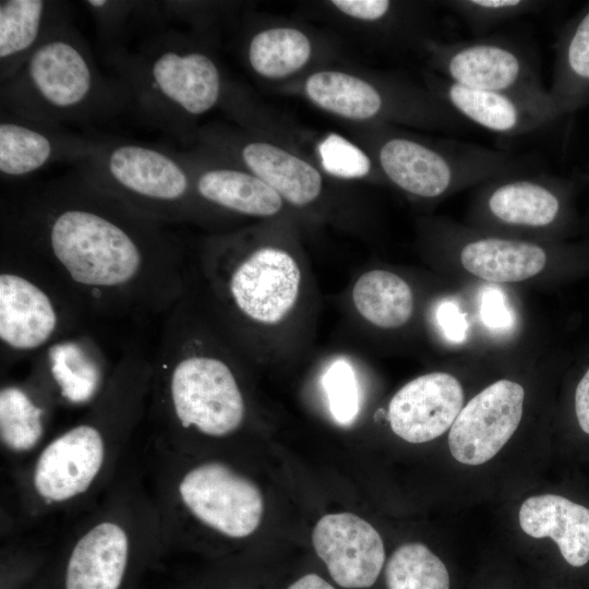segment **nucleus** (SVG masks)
<instances>
[{
    "instance_id": "f257e3e1",
    "label": "nucleus",
    "mask_w": 589,
    "mask_h": 589,
    "mask_svg": "<svg viewBox=\"0 0 589 589\" xmlns=\"http://www.w3.org/2000/svg\"><path fill=\"white\" fill-rule=\"evenodd\" d=\"M1 240L45 261L87 312L167 314L185 294L182 249L168 225L79 172L2 202Z\"/></svg>"
},
{
    "instance_id": "f03ea898",
    "label": "nucleus",
    "mask_w": 589,
    "mask_h": 589,
    "mask_svg": "<svg viewBox=\"0 0 589 589\" xmlns=\"http://www.w3.org/2000/svg\"><path fill=\"white\" fill-rule=\"evenodd\" d=\"M152 377V360L127 350L83 417L45 442L19 479L28 517L82 505L104 488L148 409Z\"/></svg>"
},
{
    "instance_id": "7ed1b4c3",
    "label": "nucleus",
    "mask_w": 589,
    "mask_h": 589,
    "mask_svg": "<svg viewBox=\"0 0 589 589\" xmlns=\"http://www.w3.org/2000/svg\"><path fill=\"white\" fill-rule=\"evenodd\" d=\"M165 320L152 359L148 410L158 426L155 442L175 446L190 433L212 438L232 435L247 410L235 370L205 348L185 294Z\"/></svg>"
},
{
    "instance_id": "20e7f679",
    "label": "nucleus",
    "mask_w": 589,
    "mask_h": 589,
    "mask_svg": "<svg viewBox=\"0 0 589 589\" xmlns=\"http://www.w3.org/2000/svg\"><path fill=\"white\" fill-rule=\"evenodd\" d=\"M105 57L125 89L128 107L180 140L221 99L224 82L214 58L176 31L161 29L134 51L108 48Z\"/></svg>"
},
{
    "instance_id": "39448f33",
    "label": "nucleus",
    "mask_w": 589,
    "mask_h": 589,
    "mask_svg": "<svg viewBox=\"0 0 589 589\" xmlns=\"http://www.w3.org/2000/svg\"><path fill=\"white\" fill-rule=\"evenodd\" d=\"M127 108L123 85L98 70L72 19L49 35L12 77L0 83V110L37 121L86 123Z\"/></svg>"
},
{
    "instance_id": "423d86ee",
    "label": "nucleus",
    "mask_w": 589,
    "mask_h": 589,
    "mask_svg": "<svg viewBox=\"0 0 589 589\" xmlns=\"http://www.w3.org/2000/svg\"><path fill=\"white\" fill-rule=\"evenodd\" d=\"M87 310L40 257L1 240V365L35 356L77 332Z\"/></svg>"
},
{
    "instance_id": "0eeeda50",
    "label": "nucleus",
    "mask_w": 589,
    "mask_h": 589,
    "mask_svg": "<svg viewBox=\"0 0 589 589\" xmlns=\"http://www.w3.org/2000/svg\"><path fill=\"white\" fill-rule=\"evenodd\" d=\"M70 541L64 589H120L139 549L164 544L153 495L139 477L123 479Z\"/></svg>"
},
{
    "instance_id": "6e6552de",
    "label": "nucleus",
    "mask_w": 589,
    "mask_h": 589,
    "mask_svg": "<svg viewBox=\"0 0 589 589\" xmlns=\"http://www.w3.org/2000/svg\"><path fill=\"white\" fill-rule=\"evenodd\" d=\"M76 172L139 212L167 225L197 215L203 204L190 171L168 147L94 139Z\"/></svg>"
},
{
    "instance_id": "1a4fd4ad",
    "label": "nucleus",
    "mask_w": 589,
    "mask_h": 589,
    "mask_svg": "<svg viewBox=\"0 0 589 589\" xmlns=\"http://www.w3.org/2000/svg\"><path fill=\"white\" fill-rule=\"evenodd\" d=\"M154 500L160 520L181 515L229 539H244L260 526L264 500L259 486L231 466L205 460L178 469L158 452Z\"/></svg>"
},
{
    "instance_id": "9d476101",
    "label": "nucleus",
    "mask_w": 589,
    "mask_h": 589,
    "mask_svg": "<svg viewBox=\"0 0 589 589\" xmlns=\"http://www.w3.org/2000/svg\"><path fill=\"white\" fill-rule=\"evenodd\" d=\"M385 176L402 191L423 199L443 196L456 188L530 171L533 160L514 153L455 140L425 143L393 135L378 147Z\"/></svg>"
},
{
    "instance_id": "9b49d317",
    "label": "nucleus",
    "mask_w": 589,
    "mask_h": 589,
    "mask_svg": "<svg viewBox=\"0 0 589 589\" xmlns=\"http://www.w3.org/2000/svg\"><path fill=\"white\" fill-rule=\"evenodd\" d=\"M434 65L444 79L473 89L528 96L548 95L531 58L514 43L478 38L430 44Z\"/></svg>"
},
{
    "instance_id": "f8f14e48",
    "label": "nucleus",
    "mask_w": 589,
    "mask_h": 589,
    "mask_svg": "<svg viewBox=\"0 0 589 589\" xmlns=\"http://www.w3.org/2000/svg\"><path fill=\"white\" fill-rule=\"evenodd\" d=\"M300 281V268L288 252L263 247L232 264L224 287L238 314L254 323L273 325L294 306Z\"/></svg>"
},
{
    "instance_id": "ddd939ff",
    "label": "nucleus",
    "mask_w": 589,
    "mask_h": 589,
    "mask_svg": "<svg viewBox=\"0 0 589 589\" xmlns=\"http://www.w3.org/2000/svg\"><path fill=\"white\" fill-rule=\"evenodd\" d=\"M524 399L522 386L509 380L494 382L477 394L449 429L452 456L470 466L491 460L517 430Z\"/></svg>"
},
{
    "instance_id": "4468645a",
    "label": "nucleus",
    "mask_w": 589,
    "mask_h": 589,
    "mask_svg": "<svg viewBox=\"0 0 589 589\" xmlns=\"http://www.w3.org/2000/svg\"><path fill=\"white\" fill-rule=\"evenodd\" d=\"M312 543L333 580L344 588L373 586L385 562L380 533L351 513L323 516L313 529Z\"/></svg>"
},
{
    "instance_id": "2eb2a0df",
    "label": "nucleus",
    "mask_w": 589,
    "mask_h": 589,
    "mask_svg": "<svg viewBox=\"0 0 589 589\" xmlns=\"http://www.w3.org/2000/svg\"><path fill=\"white\" fill-rule=\"evenodd\" d=\"M94 139L0 110V176L2 181L26 178L55 163L82 160Z\"/></svg>"
},
{
    "instance_id": "dca6fc26",
    "label": "nucleus",
    "mask_w": 589,
    "mask_h": 589,
    "mask_svg": "<svg viewBox=\"0 0 589 589\" xmlns=\"http://www.w3.org/2000/svg\"><path fill=\"white\" fill-rule=\"evenodd\" d=\"M434 94L466 121L517 136L540 130L557 112L550 94L528 96L468 88L446 79L433 81Z\"/></svg>"
},
{
    "instance_id": "f3484780",
    "label": "nucleus",
    "mask_w": 589,
    "mask_h": 589,
    "mask_svg": "<svg viewBox=\"0 0 589 589\" xmlns=\"http://www.w3.org/2000/svg\"><path fill=\"white\" fill-rule=\"evenodd\" d=\"M112 368L94 339L76 332L35 357L32 371L48 385L59 407L87 409L104 392Z\"/></svg>"
},
{
    "instance_id": "a211bd4d",
    "label": "nucleus",
    "mask_w": 589,
    "mask_h": 589,
    "mask_svg": "<svg viewBox=\"0 0 589 589\" xmlns=\"http://www.w3.org/2000/svg\"><path fill=\"white\" fill-rule=\"evenodd\" d=\"M464 390L452 374L433 372L405 384L390 399L393 432L412 444L430 442L453 425L462 409Z\"/></svg>"
},
{
    "instance_id": "6ab92c4d",
    "label": "nucleus",
    "mask_w": 589,
    "mask_h": 589,
    "mask_svg": "<svg viewBox=\"0 0 589 589\" xmlns=\"http://www.w3.org/2000/svg\"><path fill=\"white\" fill-rule=\"evenodd\" d=\"M59 407L48 385L34 372L0 387V444L12 458L34 456L47 441L55 409Z\"/></svg>"
},
{
    "instance_id": "aec40b11",
    "label": "nucleus",
    "mask_w": 589,
    "mask_h": 589,
    "mask_svg": "<svg viewBox=\"0 0 589 589\" xmlns=\"http://www.w3.org/2000/svg\"><path fill=\"white\" fill-rule=\"evenodd\" d=\"M191 173L194 191L203 204L241 215L277 214L281 196L255 175L226 166H207L189 154L176 152Z\"/></svg>"
},
{
    "instance_id": "412c9836",
    "label": "nucleus",
    "mask_w": 589,
    "mask_h": 589,
    "mask_svg": "<svg viewBox=\"0 0 589 589\" xmlns=\"http://www.w3.org/2000/svg\"><path fill=\"white\" fill-rule=\"evenodd\" d=\"M68 3L47 0L0 1V83L12 77L62 23Z\"/></svg>"
},
{
    "instance_id": "4be33fe9",
    "label": "nucleus",
    "mask_w": 589,
    "mask_h": 589,
    "mask_svg": "<svg viewBox=\"0 0 589 589\" xmlns=\"http://www.w3.org/2000/svg\"><path fill=\"white\" fill-rule=\"evenodd\" d=\"M484 209L497 224L522 229H544L560 216L561 200L541 177L503 176L490 180Z\"/></svg>"
},
{
    "instance_id": "5701e85b",
    "label": "nucleus",
    "mask_w": 589,
    "mask_h": 589,
    "mask_svg": "<svg viewBox=\"0 0 589 589\" xmlns=\"http://www.w3.org/2000/svg\"><path fill=\"white\" fill-rule=\"evenodd\" d=\"M519 525L532 538H551L574 567L589 562V508L555 494L527 498L519 508Z\"/></svg>"
},
{
    "instance_id": "b1692460",
    "label": "nucleus",
    "mask_w": 589,
    "mask_h": 589,
    "mask_svg": "<svg viewBox=\"0 0 589 589\" xmlns=\"http://www.w3.org/2000/svg\"><path fill=\"white\" fill-rule=\"evenodd\" d=\"M242 164L289 203L303 206L321 193L320 172L298 156L269 143L247 142L237 149Z\"/></svg>"
},
{
    "instance_id": "393cba45",
    "label": "nucleus",
    "mask_w": 589,
    "mask_h": 589,
    "mask_svg": "<svg viewBox=\"0 0 589 589\" xmlns=\"http://www.w3.org/2000/svg\"><path fill=\"white\" fill-rule=\"evenodd\" d=\"M545 250L530 241L483 237L465 243L462 266L474 276L492 283H516L531 278L545 266Z\"/></svg>"
},
{
    "instance_id": "a878e982",
    "label": "nucleus",
    "mask_w": 589,
    "mask_h": 589,
    "mask_svg": "<svg viewBox=\"0 0 589 589\" xmlns=\"http://www.w3.org/2000/svg\"><path fill=\"white\" fill-rule=\"evenodd\" d=\"M309 98L318 107L335 115L368 120L384 112L385 94L374 84L339 71H321L305 82Z\"/></svg>"
},
{
    "instance_id": "bb28decb",
    "label": "nucleus",
    "mask_w": 589,
    "mask_h": 589,
    "mask_svg": "<svg viewBox=\"0 0 589 589\" xmlns=\"http://www.w3.org/2000/svg\"><path fill=\"white\" fill-rule=\"evenodd\" d=\"M352 300L368 322L381 328H396L408 322L413 310L409 285L398 275L373 269L354 284Z\"/></svg>"
},
{
    "instance_id": "cd10ccee",
    "label": "nucleus",
    "mask_w": 589,
    "mask_h": 589,
    "mask_svg": "<svg viewBox=\"0 0 589 589\" xmlns=\"http://www.w3.org/2000/svg\"><path fill=\"white\" fill-rule=\"evenodd\" d=\"M311 43L301 31L290 27L264 29L248 47V60L255 73L281 79L300 70L310 59Z\"/></svg>"
},
{
    "instance_id": "c85d7f7f",
    "label": "nucleus",
    "mask_w": 589,
    "mask_h": 589,
    "mask_svg": "<svg viewBox=\"0 0 589 589\" xmlns=\"http://www.w3.org/2000/svg\"><path fill=\"white\" fill-rule=\"evenodd\" d=\"M387 589H449L448 570L426 545L405 543L390 555L386 568Z\"/></svg>"
},
{
    "instance_id": "c756f323",
    "label": "nucleus",
    "mask_w": 589,
    "mask_h": 589,
    "mask_svg": "<svg viewBox=\"0 0 589 589\" xmlns=\"http://www.w3.org/2000/svg\"><path fill=\"white\" fill-rule=\"evenodd\" d=\"M321 384L332 418L342 426L352 424L360 410L359 386L352 364L344 358L330 362Z\"/></svg>"
},
{
    "instance_id": "7c9ffc66",
    "label": "nucleus",
    "mask_w": 589,
    "mask_h": 589,
    "mask_svg": "<svg viewBox=\"0 0 589 589\" xmlns=\"http://www.w3.org/2000/svg\"><path fill=\"white\" fill-rule=\"evenodd\" d=\"M478 34L541 9L534 0H450L444 2Z\"/></svg>"
},
{
    "instance_id": "2f4dec72",
    "label": "nucleus",
    "mask_w": 589,
    "mask_h": 589,
    "mask_svg": "<svg viewBox=\"0 0 589 589\" xmlns=\"http://www.w3.org/2000/svg\"><path fill=\"white\" fill-rule=\"evenodd\" d=\"M323 169L342 179L363 178L371 172L369 156L339 134L326 135L317 146Z\"/></svg>"
},
{
    "instance_id": "473e14b6",
    "label": "nucleus",
    "mask_w": 589,
    "mask_h": 589,
    "mask_svg": "<svg viewBox=\"0 0 589 589\" xmlns=\"http://www.w3.org/2000/svg\"><path fill=\"white\" fill-rule=\"evenodd\" d=\"M91 13L106 49L121 45V36L134 16L137 1L88 0L82 2Z\"/></svg>"
},
{
    "instance_id": "72a5a7b5",
    "label": "nucleus",
    "mask_w": 589,
    "mask_h": 589,
    "mask_svg": "<svg viewBox=\"0 0 589 589\" xmlns=\"http://www.w3.org/2000/svg\"><path fill=\"white\" fill-rule=\"evenodd\" d=\"M562 71L557 73L554 89L561 87L569 76L575 81L589 82V12L577 24L564 48Z\"/></svg>"
},
{
    "instance_id": "f704fd0d",
    "label": "nucleus",
    "mask_w": 589,
    "mask_h": 589,
    "mask_svg": "<svg viewBox=\"0 0 589 589\" xmlns=\"http://www.w3.org/2000/svg\"><path fill=\"white\" fill-rule=\"evenodd\" d=\"M332 3L342 13L362 21L376 22L392 11L387 0H334Z\"/></svg>"
},
{
    "instance_id": "c9c22d12",
    "label": "nucleus",
    "mask_w": 589,
    "mask_h": 589,
    "mask_svg": "<svg viewBox=\"0 0 589 589\" xmlns=\"http://www.w3.org/2000/svg\"><path fill=\"white\" fill-rule=\"evenodd\" d=\"M481 316L491 328L503 329L512 323L510 312L501 291L489 289L482 296Z\"/></svg>"
},
{
    "instance_id": "e433bc0d",
    "label": "nucleus",
    "mask_w": 589,
    "mask_h": 589,
    "mask_svg": "<svg viewBox=\"0 0 589 589\" xmlns=\"http://www.w3.org/2000/svg\"><path fill=\"white\" fill-rule=\"evenodd\" d=\"M437 322L446 338L461 341L466 337L467 322L465 314L450 301L443 302L436 311Z\"/></svg>"
},
{
    "instance_id": "4c0bfd02",
    "label": "nucleus",
    "mask_w": 589,
    "mask_h": 589,
    "mask_svg": "<svg viewBox=\"0 0 589 589\" xmlns=\"http://www.w3.org/2000/svg\"><path fill=\"white\" fill-rule=\"evenodd\" d=\"M575 412L580 429L589 434V369L576 387Z\"/></svg>"
},
{
    "instance_id": "58836bf2",
    "label": "nucleus",
    "mask_w": 589,
    "mask_h": 589,
    "mask_svg": "<svg viewBox=\"0 0 589 589\" xmlns=\"http://www.w3.org/2000/svg\"><path fill=\"white\" fill-rule=\"evenodd\" d=\"M287 589H336L316 574H306L291 584Z\"/></svg>"
}]
</instances>
